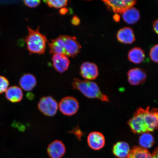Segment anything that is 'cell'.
<instances>
[{
	"label": "cell",
	"instance_id": "obj_1",
	"mask_svg": "<svg viewBox=\"0 0 158 158\" xmlns=\"http://www.w3.org/2000/svg\"><path fill=\"white\" fill-rule=\"evenodd\" d=\"M128 124L131 131L135 134L153 132L158 129V109H145L138 108Z\"/></svg>",
	"mask_w": 158,
	"mask_h": 158
},
{
	"label": "cell",
	"instance_id": "obj_2",
	"mask_svg": "<svg viewBox=\"0 0 158 158\" xmlns=\"http://www.w3.org/2000/svg\"><path fill=\"white\" fill-rule=\"evenodd\" d=\"M51 54H60L74 57L80 52L81 46L74 36L60 35L49 43Z\"/></svg>",
	"mask_w": 158,
	"mask_h": 158
},
{
	"label": "cell",
	"instance_id": "obj_3",
	"mask_svg": "<svg viewBox=\"0 0 158 158\" xmlns=\"http://www.w3.org/2000/svg\"><path fill=\"white\" fill-rule=\"evenodd\" d=\"M38 27L36 30H33L27 27L28 34L25 37L27 49L31 54H44L46 49V44L48 41L45 35L40 31Z\"/></svg>",
	"mask_w": 158,
	"mask_h": 158
},
{
	"label": "cell",
	"instance_id": "obj_4",
	"mask_svg": "<svg viewBox=\"0 0 158 158\" xmlns=\"http://www.w3.org/2000/svg\"><path fill=\"white\" fill-rule=\"evenodd\" d=\"M73 89L78 90L90 98H98L103 102L109 101L108 97L102 94L97 84L89 80H81L74 79L72 83Z\"/></svg>",
	"mask_w": 158,
	"mask_h": 158
},
{
	"label": "cell",
	"instance_id": "obj_5",
	"mask_svg": "<svg viewBox=\"0 0 158 158\" xmlns=\"http://www.w3.org/2000/svg\"><path fill=\"white\" fill-rule=\"evenodd\" d=\"M38 108L39 111L44 115L52 117L56 114L58 105L52 97L44 96L40 100Z\"/></svg>",
	"mask_w": 158,
	"mask_h": 158
},
{
	"label": "cell",
	"instance_id": "obj_6",
	"mask_svg": "<svg viewBox=\"0 0 158 158\" xmlns=\"http://www.w3.org/2000/svg\"><path fill=\"white\" fill-rule=\"evenodd\" d=\"M59 108L64 115L71 116L76 114L79 108L78 100L71 96H67L63 98L59 102Z\"/></svg>",
	"mask_w": 158,
	"mask_h": 158
},
{
	"label": "cell",
	"instance_id": "obj_7",
	"mask_svg": "<svg viewBox=\"0 0 158 158\" xmlns=\"http://www.w3.org/2000/svg\"><path fill=\"white\" fill-rule=\"evenodd\" d=\"M109 10L115 13H123L126 10L133 7L137 3L136 1L120 0V1H103Z\"/></svg>",
	"mask_w": 158,
	"mask_h": 158
},
{
	"label": "cell",
	"instance_id": "obj_8",
	"mask_svg": "<svg viewBox=\"0 0 158 158\" xmlns=\"http://www.w3.org/2000/svg\"><path fill=\"white\" fill-rule=\"evenodd\" d=\"M128 81L132 85H138L144 83L147 79L145 71L140 68H135L128 71Z\"/></svg>",
	"mask_w": 158,
	"mask_h": 158
},
{
	"label": "cell",
	"instance_id": "obj_9",
	"mask_svg": "<svg viewBox=\"0 0 158 158\" xmlns=\"http://www.w3.org/2000/svg\"><path fill=\"white\" fill-rule=\"evenodd\" d=\"M87 143L91 149L98 151L104 147L105 145V138L103 134L100 132H92L88 136Z\"/></svg>",
	"mask_w": 158,
	"mask_h": 158
},
{
	"label": "cell",
	"instance_id": "obj_10",
	"mask_svg": "<svg viewBox=\"0 0 158 158\" xmlns=\"http://www.w3.org/2000/svg\"><path fill=\"white\" fill-rule=\"evenodd\" d=\"M47 151L51 158H61L66 153V148L62 142L56 140L49 144Z\"/></svg>",
	"mask_w": 158,
	"mask_h": 158
},
{
	"label": "cell",
	"instance_id": "obj_11",
	"mask_svg": "<svg viewBox=\"0 0 158 158\" xmlns=\"http://www.w3.org/2000/svg\"><path fill=\"white\" fill-rule=\"evenodd\" d=\"M80 74L87 80H95L98 75V66L94 63L85 62L81 66Z\"/></svg>",
	"mask_w": 158,
	"mask_h": 158
},
{
	"label": "cell",
	"instance_id": "obj_12",
	"mask_svg": "<svg viewBox=\"0 0 158 158\" xmlns=\"http://www.w3.org/2000/svg\"><path fill=\"white\" fill-rule=\"evenodd\" d=\"M52 60L53 66L55 70L60 73L66 72L70 66V60L68 57L64 55L54 54Z\"/></svg>",
	"mask_w": 158,
	"mask_h": 158
},
{
	"label": "cell",
	"instance_id": "obj_13",
	"mask_svg": "<svg viewBox=\"0 0 158 158\" xmlns=\"http://www.w3.org/2000/svg\"><path fill=\"white\" fill-rule=\"evenodd\" d=\"M118 40L125 44H131L135 41V37L133 30L130 27H124L118 31Z\"/></svg>",
	"mask_w": 158,
	"mask_h": 158
},
{
	"label": "cell",
	"instance_id": "obj_14",
	"mask_svg": "<svg viewBox=\"0 0 158 158\" xmlns=\"http://www.w3.org/2000/svg\"><path fill=\"white\" fill-rule=\"evenodd\" d=\"M19 84L23 90L26 91H30L36 86V79L32 74H26L20 79Z\"/></svg>",
	"mask_w": 158,
	"mask_h": 158
},
{
	"label": "cell",
	"instance_id": "obj_15",
	"mask_svg": "<svg viewBox=\"0 0 158 158\" xmlns=\"http://www.w3.org/2000/svg\"><path fill=\"white\" fill-rule=\"evenodd\" d=\"M6 97L10 102L16 103L20 102L22 100L23 92L19 87L12 86L8 88L6 92Z\"/></svg>",
	"mask_w": 158,
	"mask_h": 158
},
{
	"label": "cell",
	"instance_id": "obj_16",
	"mask_svg": "<svg viewBox=\"0 0 158 158\" xmlns=\"http://www.w3.org/2000/svg\"><path fill=\"white\" fill-rule=\"evenodd\" d=\"M114 155L118 158H126L130 152V147L126 142H118L114 144L113 148Z\"/></svg>",
	"mask_w": 158,
	"mask_h": 158
},
{
	"label": "cell",
	"instance_id": "obj_17",
	"mask_svg": "<svg viewBox=\"0 0 158 158\" xmlns=\"http://www.w3.org/2000/svg\"><path fill=\"white\" fill-rule=\"evenodd\" d=\"M123 21L128 24H133L139 20L140 15L139 11L134 7L128 9L122 14Z\"/></svg>",
	"mask_w": 158,
	"mask_h": 158
},
{
	"label": "cell",
	"instance_id": "obj_18",
	"mask_svg": "<svg viewBox=\"0 0 158 158\" xmlns=\"http://www.w3.org/2000/svg\"><path fill=\"white\" fill-rule=\"evenodd\" d=\"M128 57L130 62L135 64H139L145 58V52L139 47H134L129 51Z\"/></svg>",
	"mask_w": 158,
	"mask_h": 158
},
{
	"label": "cell",
	"instance_id": "obj_19",
	"mask_svg": "<svg viewBox=\"0 0 158 158\" xmlns=\"http://www.w3.org/2000/svg\"><path fill=\"white\" fill-rule=\"evenodd\" d=\"M126 158H153L152 155L147 149L141 147H134Z\"/></svg>",
	"mask_w": 158,
	"mask_h": 158
},
{
	"label": "cell",
	"instance_id": "obj_20",
	"mask_svg": "<svg viewBox=\"0 0 158 158\" xmlns=\"http://www.w3.org/2000/svg\"><path fill=\"white\" fill-rule=\"evenodd\" d=\"M139 143L141 147L145 149L151 148L155 143L153 136L149 133L142 134L139 138Z\"/></svg>",
	"mask_w": 158,
	"mask_h": 158
},
{
	"label": "cell",
	"instance_id": "obj_21",
	"mask_svg": "<svg viewBox=\"0 0 158 158\" xmlns=\"http://www.w3.org/2000/svg\"><path fill=\"white\" fill-rule=\"evenodd\" d=\"M50 7L56 9L62 8L66 6L68 4L67 0H49L44 1Z\"/></svg>",
	"mask_w": 158,
	"mask_h": 158
},
{
	"label": "cell",
	"instance_id": "obj_22",
	"mask_svg": "<svg viewBox=\"0 0 158 158\" xmlns=\"http://www.w3.org/2000/svg\"><path fill=\"white\" fill-rule=\"evenodd\" d=\"M9 83L8 80L5 77L0 76V94L6 91Z\"/></svg>",
	"mask_w": 158,
	"mask_h": 158
},
{
	"label": "cell",
	"instance_id": "obj_23",
	"mask_svg": "<svg viewBox=\"0 0 158 158\" xmlns=\"http://www.w3.org/2000/svg\"><path fill=\"white\" fill-rule=\"evenodd\" d=\"M149 55L152 60L158 63V44L152 47L150 51Z\"/></svg>",
	"mask_w": 158,
	"mask_h": 158
},
{
	"label": "cell",
	"instance_id": "obj_24",
	"mask_svg": "<svg viewBox=\"0 0 158 158\" xmlns=\"http://www.w3.org/2000/svg\"><path fill=\"white\" fill-rule=\"evenodd\" d=\"M70 133L74 134L76 137L80 141L81 139V138L84 134V133L81 131L78 126L70 131Z\"/></svg>",
	"mask_w": 158,
	"mask_h": 158
},
{
	"label": "cell",
	"instance_id": "obj_25",
	"mask_svg": "<svg viewBox=\"0 0 158 158\" xmlns=\"http://www.w3.org/2000/svg\"><path fill=\"white\" fill-rule=\"evenodd\" d=\"M24 3L27 6V7L31 8H33L38 6L40 4L41 1L39 0H37V1H35V0H29V1H27V0H26L24 1Z\"/></svg>",
	"mask_w": 158,
	"mask_h": 158
},
{
	"label": "cell",
	"instance_id": "obj_26",
	"mask_svg": "<svg viewBox=\"0 0 158 158\" xmlns=\"http://www.w3.org/2000/svg\"><path fill=\"white\" fill-rule=\"evenodd\" d=\"M71 23L73 25L77 26L80 24V20L77 15H75L73 17Z\"/></svg>",
	"mask_w": 158,
	"mask_h": 158
},
{
	"label": "cell",
	"instance_id": "obj_27",
	"mask_svg": "<svg viewBox=\"0 0 158 158\" xmlns=\"http://www.w3.org/2000/svg\"><path fill=\"white\" fill-rule=\"evenodd\" d=\"M153 28L155 32L158 35V19L154 22L153 23Z\"/></svg>",
	"mask_w": 158,
	"mask_h": 158
},
{
	"label": "cell",
	"instance_id": "obj_28",
	"mask_svg": "<svg viewBox=\"0 0 158 158\" xmlns=\"http://www.w3.org/2000/svg\"><path fill=\"white\" fill-rule=\"evenodd\" d=\"M68 10L66 7H63L61 8L59 10V13L62 15H64L68 12Z\"/></svg>",
	"mask_w": 158,
	"mask_h": 158
},
{
	"label": "cell",
	"instance_id": "obj_29",
	"mask_svg": "<svg viewBox=\"0 0 158 158\" xmlns=\"http://www.w3.org/2000/svg\"><path fill=\"white\" fill-rule=\"evenodd\" d=\"M152 155L153 158H158V147L154 151Z\"/></svg>",
	"mask_w": 158,
	"mask_h": 158
},
{
	"label": "cell",
	"instance_id": "obj_30",
	"mask_svg": "<svg viewBox=\"0 0 158 158\" xmlns=\"http://www.w3.org/2000/svg\"><path fill=\"white\" fill-rule=\"evenodd\" d=\"M113 19L114 21L116 22H118L120 21V17L119 15L116 14L114 16Z\"/></svg>",
	"mask_w": 158,
	"mask_h": 158
}]
</instances>
